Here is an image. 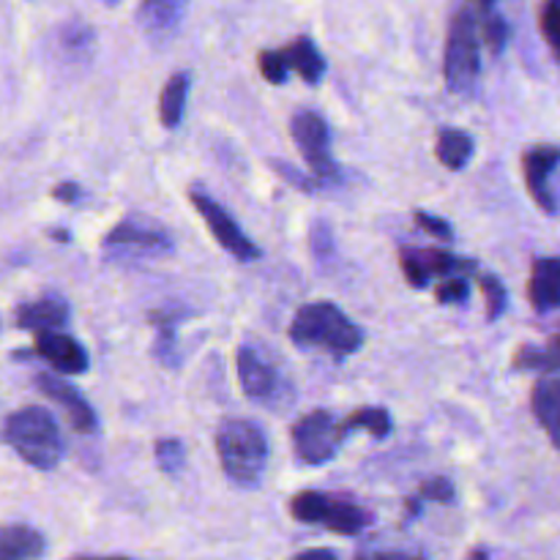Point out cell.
<instances>
[{
	"mask_svg": "<svg viewBox=\"0 0 560 560\" xmlns=\"http://www.w3.org/2000/svg\"><path fill=\"white\" fill-rule=\"evenodd\" d=\"M468 295L470 284L465 277H446L435 288V299L441 301V304H463V301H468Z\"/></svg>",
	"mask_w": 560,
	"mask_h": 560,
	"instance_id": "obj_30",
	"label": "cell"
},
{
	"mask_svg": "<svg viewBox=\"0 0 560 560\" xmlns=\"http://www.w3.org/2000/svg\"><path fill=\"white\" fill-rule=\"evenodd\" d=\"M530 410H534L536 421L541 424V430L550 435L552 443H558V416H560V386L556 375L541 377L534 386L530 394Z\"/></svg>",
	"mask_w": 560,
	"mask_h": 560,
	"instance_id": "obj_20",
	"label": "cell"
},
{
	"mask_svg": "<svg viewBox=\"0 0 560 560\" xmlns=\"http://www.w3.org/2000/svg\"><path fill=\"white\" fill-rule=\"evenodd\" d=\"M290 514L304 525H320L339 536H359L372 525V512L345 498L326 495V492L304 490L290 498Z\"/></svg>",
	"mask_w": 560,
	"mask_h": 560,
	"instance_id": "obj_5",
	"label": "cell"
},
{
	"mask_svg": "<svg viewBox=\"0 0 560 560\" xmlns=\"http://www.w3.org/2000/svg\"><path fill=\"white\" fill-rule=\"evenodd\" d=\"M479 288H481V295H485V304H487V320H498V317L506 312V288H503V282L498 277H481L479 279Z\"/></svg>",
	"mask_w": 560,
	"mask_h": 560,
	"instance_id": "obj_27",
	"label": "cell"
},
{
	"mask_svg": "<svg viewBox=\"0 0 560 560\" xmlns=\"http://www.w3.org/2000/svg\"><path fill=\"white\" fill-rule=\"evenodd\" d=\"M238 383L244 388V394L255 402H271L279 392V375L255 348L244 345L238 350Z\"/></svg>",
	"mask_w": 560,
	"mask_h": 560,
	"instance_id": "obj_14",
	"label": "cell"
},
{
	"mask_svg": "<svg viewBox=\"0 0 560 560\" xmlns=\"http://www.w3.org/2000/svg\"><path fill=\"white\" fill-rule=\"evenodd\" d=\"M189 0H140L137 22L151 38H170L184 22Z\"/></svg>",
	"mask_w": 560,
	"mask_h": 560,
	"instance_id": "obj_16",
	"label": "cell"
},
{
	"mask_svg": "<svg viewBox=\"0 0 560 560\" xmlns=\"http://www.w3.org/2000/svg\"><path fill=\"white\" fill-rule=\"evenodd\" d=\"M93 44H96V36H93L91 25H85V22H69V25L60 27V47L74 60L88 58L93 52Z\"/></svg>",
	"mask_w": 560,
	"mask_h": 560,
	"instance_id": "obj_24",
	"label": "cell"
},
{
	"mask_svg": "<svg viewBox=\"0 0 560 560\" xmlns=\"http://www.w3.org/2000/svg\"><path fill=\"white\" fill-rule=\"evenodd\" d=\"M348 430L328 410H312L293 427V448L301 465H326L337 457Z\"/></svg>",
	"mask_w": 560,
	"mask_h": 560,
	"instance_id": "obj_6",
	"label": "cell"
},
{
	"mask_svg": "<svg viewBox=\"0 0 560 560\" xmlns=\"http://www.w3.org/2000/svg\"><path fill=\"white\" fill-rule=\"evenodd\" d=\"M217 452L224 476L241 490L260 485L268 465V438L255 421L224 419L217 430Z\"/></svg>",
	"mask_w": 560,
	"mask_h": 560,
	"instance_id": "obj_2",
	"label": "cell"
},
{
	"mask_svg": "<svg viewBox=\"0 0 560 560\" xmlns=\"http://www.w3.org/2000/svg\"><path fill=\"white\" fill-rule=\"evenodd\" d=\"M355 560H427L421 556H410V552H366V556H359Z\"/></svg>",
	"mask_w": 560,
	"mask_h": 560,
	"instance_id": "obj_37",
	"label": "cell"
},
{
	"mask_svg": "<svg viewBox=\"0 0 560 560\" xmlns=\"http://www.w3.org/2000/svg\"><path fill=\"white\" fill-rule=\"evenodd\" d=\"M435 156L446 170H463L474 156V140L459 129H443L435 142Z\"/></svg>",
	"mask_w": 560,
	"mask_h": 560,
	"instance_id": "obj_22",
	"label": "cell"
},
{
	"mask_svg": "<svg viewBox=\"0 0 560 560\" xmlns=\"http://www.w3.org/2000/svg\"><path fill=\"white\" fill-rule=\"evenodd\" d=\"M468 560H490V556H487V552H485V550H476V552H474V556H470Z\"/></svg>",
	"mask_w": 560,
	"mask_h": 560,
	"instance_id": "obj_42",
	"label": "cell"
},
{
	"mask_svg": "<svg viewBox=\"0 0 560 560\" xmlns=\"http://www.w3.org/2000/svg\"><path fill=\"white\" fill-rule=\"evenodd\" d=\"M481 16H485V27H481V33H485L487 47H490L492 55H501L503 49H506V42H509V22L503 20L495 9L485 11Z\"/></svg>",
	"mask_w": 560,
	"mask_h": 560,
	"instance_id": "obj_28",
	"label": "cell"
},
{
	"mask_svg": "<svg viewBox=\"0 0 560 560\" xmlns=\"http://www.w3.org/2000/svg\"><path fill=\"white\" fill-rule=\"evenodd\" d=\"M104 5H118V0H102Z\"/></svg>",
	"mask_w": 560,
	"mask_h": 560,
	"instance_id": "obj_43",
	"label": "cell"
},
{
	"mask_svg": "<svg viewBox=\"0 0 560 560\" xmlns=\"http://www.w3.org/2000/svg\"><path fill=\"white\" fill-rule=\"evenodd\" d=\"M279 55L288 63V71H299V77L306 85H317L323 80V74H326V58H323V52L315 47L312 38L299 36L288 47L279 49Z\"/></svg>",
	"mask_w": 560,
	"mask_h": 560,
	"instance_id": "obj_18",
	"label": "cell"
},
{
	"mask_svg": "<svg viewBox=\"0 0 560 560\" xmlns=\"http://www.w3.org/2000/svg\"><path fill=\"white\" fill-rule=\"evenodd\" d=\"M558 162H560V151L556 145H536L523 156L525 184H528V191L530 197H534V202L547 213V217H556L558 213L556 186H552Z\"/></svg>",
	"mask_w": 560,
	"mask_h": 560,
	"instance_id": "obj_10",
	"label": "cell"
},
{
	"mask_svg": "<svg viewBox=\"0 0 560 560\" xmlns=\"http://www.w3.org/2000/svg\"><path fill=\"white\" fill-rule=\"evenodd\" d=\"M310 246H312V255H315L317 260H334V235H331V228H328V222L312 224Z\"/></svg>",
	"mask_w": 560,
	"mask_h": 560,
	"instance_id": "obj_31",
	"label": "cell"
},
{
	"mask_svg": "<svg viewBox=\"0 0 560 560\" xmlns=\"http://www.w3.org/2000/svg\"><path fill=\"white\" fill-rule=\"evenodd\" d=\"M528 299L539 315H550L560 304V260L558 257H539L530 268Z\"/></svg>",
	"mask_w": 560,
	"mask_h": 560,
	"instance_id": "obj_17",
	"label": "cell"
},
{
	"mask_svg": "<svg viewBox=\"0 0 560 560\" xmlns=\"http://www.w3.org/2000/svg\"><path fill=\"white\" fill-rule=\"evenodd\" d=\"M36 388L44 394V397L52 399L55 405H60V408H63L66 419H69V424L74 427V432H82V435H91V432H96V427H98L96 413H93L91 402H88V399L82 397L74 386H69L66 381H60L58 375L42 372V375H36Z\"/></svg>",
	"mask_w": 560,
	"mask_h": 560,
	"instance_id": "obj_11",
	"label": "cell"
},
{
	"mask_svg": "<svg viewBox=\"0 0 560 560\" xmlns=\"http://www.w3.org/2000/svg\"><path fill=\"white\" fill-rule=\"evenodd\" d=\"M558 0H545L539 9V27H541V36H545V42L550 44V49L556 52L558 49Z\"/></svg>",
	"mask_w": 560,
	"mask_h": 560,
	"instance_id": "obj_32",
	"label": "cell"
},
{
	"mask_svg": "<svg viewBox=\"0 0 560 560\" xmlns=\"http://www.w3.org/2000/svg\"><path fill=\"white\" fill-rule=\"evenodd\" d=\"M104 246L113 252H131V255H167L173 249V241L162 230L145 228V224L135 222V219H126V222L115 224L113 230L104 238Z\"/></svg>",
	"mask_w": 560,
	"mask_h": 560,
	"instance_id": "obj_12",
	"label": "cell"
},
{
	"mask_svg": "<svg viewBox=\"0 0 560 560\" xmlns=\"http://www.w3.org/2000/svg\"><path fill=\"white\" fill-rule=\"evenodd\" d=\"M495 3H498V0H479L481 14H485V11H492V9H495Z\"/></svg>",
	"mask_w": 560,
	"mask_h": 560,
	"instance_id": "obj_40",
	"label": "cell"
},
{
	"mask_svg": "<svg viewBox=\"0 0 560 560\" xmlns=\"http://www.w3.org/2000/svg\"><path fill=\"white\" fill-rule=\"evenodd\" d=\"M153 454H156V465H159V470H162V474L178 476L180 470H184L186 448H184V443L178 441V438H162V441H156V448H153Z\"/></svg>",
	"mask_w": 560,
	"mask_h": 560,
	"instance_id": "obj_26",
	"label": "cell"
},
{
	"mask_svg": "<svg viewBox=\"0 0 560 560\" xmlns=\"http://www.w3.org/2000/svg\"><path fill=\"white\" fill-rule=\"evenodd\" d=\"M191 80L186 71L170 77L162 88V96H159V120H162L164 129H178L180 120L186 113V98H189Z\"/></svg>",
	"mask_w": 560,
	"mask_h": 560,
	"instance_id": "obj_21",
	"label": "cell"
},
{
	"mask_svg": "<svg viewBox=\"0 0 560 560\" xmlns=\"http://www.w3.org/2000/svg\"><path fill=\"white\" fill-rule=\"evenodd\" d=\"M71 317V306L63 295L58 293H47L36 301H27V304L16 306L14 312V323L16 328L22 331H60V328L69 323Z\"/></svg>",
	"mask_w": 560,
	"mask_h": 560,
	"instance_id": "obj_15",
	"label": "cell"
},
{
	"mask_svg": "<svg viewBox=\"0 0 560 560\" xmlns=\"http://www.w3.org/2000/svg\"><path fill=\"white\" fill-rule=\"evenodd\" d=\"M288 334L299 348L320 350L334 361L350 359L364 345V331L331 301H312L301 306Z\"/></svg>",
	"mask_w": 560,
	"mask_h": 560,
	"instance_id": "obj_1",
	"label": "cell"
},
{
	"mask_svg": "<svg viewBox=\"0 0 560 560\" xmlns=\"http://www.w3.org/2000/svg\"><path fill=\"white\" fill-rule=\"evenodd\" d=\"M419 498H424V501L452 503L454 501V485L448 479H443V476H438V479H430L421 485Z\"/></svg>",
	"mask_w": 560,
	"mask_h": 560,
	"instance_id": "obj_33",
	"label": "cell"
},
{
	"mask_svg": "<svg viewBox=\"0 0 560 560\" xmlns=\"http://www.w3.org/2000/svg\"><path fill=\"white\" fill-rule=\"evenodd\" d=\"M399 266L410 288L416 290L430 288L432 279L438 277H463V273H476L479 268L476 260H465L446 249H416V246L399 252Z\"/></svg>",
	"mask_w": 560,
	"mask_h": 560,
	"instance_id": "obj_9",
	"label": "cell"
},
{
	"mask_svg": "<svg viewBox=\"0 0 560 560\" xmlns=\"http://www.w3.org/2000/svg\"><path fill=\"white\" fill-rule=\"evenodd\" d=\"M189 200L191 206L197 208V213L202 217V222L208 224V230H211V235L217 238V244L222 246L228 255H233L235 260L241 262H252L260 257V249H257V246L249 241V235L238 228L233 213L224 211L211 195H206V191L200 189H191Z\"/></svg>",
	"mask_w": 560,
	"mask_h": 560,
	"instance_id": "obj_8",
	"label": "cell"
},
{
	"mask_svg": "<svg viewBox=\"0 0 560 560\" xmlns=\"http://www.w3.org/2000/svg\"><path fill=\"white\" fill-rule=\"evenodd\" d=\"M345 430H366L372 438L383 441V438L392 435V416H388L386 408H359L342 421Z\"/></svg>",
	"mask_w": 560,
	"mask_h": 560,
	"instance_id": "obj_23",
	"label": "cell"
},
{
	"mask_svg": "<svg viewBox=\"0 0 560 560\" xmlns=\"http://www.w3.org/2000/svg\"><path fill=\"white\" fill-rule=\"evenodd\" d=\"M52 197H55V200L66 202V206H74V202H80L82 189H80V186H77V184H71V180H66V184L55 186Z\"/></svg>",
	"mask_w": 560,
	"mask_h": 560,
	"instance_id": "obj_36",
	"label": "cell"
},
{
	"mask_svg": "<svg viewBox=\"0 0 560 560\" xmlns=\"http://www.w3.org/2000/svg\"><path fill=\"white\" fill-rule=\"evenodd\" d=\"M52 238L55 241H71L69 238V230H52Z\"/></svg>",
	"mask_w": 560,
	"mask_h": 560,
	"instance_id": "obj_41",
	"label": "cell"
},
{
	"mask_svg": "<svg viewBox=\"0 0 560 560\" xmlns=\"http://www.w3.org/2000/svg\"><path fill=\"white\" fill-rule=\"evenodd\" d=\"M33 353L42 355L47 364H52L60 375H85L91 359H88V350L77 342L74 337L60 331H42L36 334V342H33Z\"/></svg>",
	"mask_w": 560,
	"mask_h": 560,
	"instance_id": "obj_13",
	"label": "cell"
},
{
	"mask_svg": "<svg viewBox=\"0 0 560 560\" xmlns=\"http://www.w3.org/2000/svg\"><path fill=\"white\" fill-rule=\"evenodd\" d=\"M71 560H131V558H120V556H80Z\"/></svg>",
	"mask_w": 560,
	"mask_h": 560,
	"instance_id": "obj_39",
	"label": "cell"
},
{
	"mask_svg": "<svg viewBox=\"0 0 560 560\" xmlns=\"http://www.w3.org/2000/svg\"><path fill=\"white\" fill-rule=\"evenodd\" d=\"M271 167L277 170V173L282 175V178H288L293 186H301V189H304V191H315V184H312V180L306 178V175L295 173V170L290 167L288 162H271Z\"/></svg>",
	"mask_w": 560,
	"mask_h": 560,
	"instance_id": "obj_35",
	"label": "cell"
},
{
	"mask_svg": "<svg viewBox=\"0 0 560 560\" xmlns=\"http://www.w3.org/2000/svg\"><path fill=\"white\" fill-rule=\"evenodd\" d=\"M3 441L36 470H55L63 459V435L52 413L36 405L14 410L5 419Z\"/></svg>",
	"mask_w": 560,
	"mask_h": 560,
	"instance_id": "obj_3",
	"label": "cell"
},
{
	"mask_svg": "<svg viewBox=\"0 0 560 560\" xmlns=\"http://www.w3.org/2000/svg\"><path fill=\"white\" fill-rule=\"evenodd\" d=\"M290 135L315 178L339 180V164L331 156V131L323 115L301 109L290 118Z\"/></svg>",
	"mask_w": 560,
	"mask_h": 560,
	"instance_id": "obj_7",
	"label": "cell"
},
{
	"mask_svg": "<svg viewBox=\"0 0 560 560\" xmlns=\"http://www.w3.org/2000/svg\"><path fill=\"white\" fill-rule=\"evenodd\" d=\"M257 66H260V74L266 77L271 85H282V82H288V63H284V58L279 55V49H262L260 55H257Z\"/></svg>",
	"mask_w": 560,
	"mask_h": 560,
	"instance_id": "obj_29",
	"label": "cell"
},
{
	"mask_svg": "<svg viewBox=\"0 0 560 560\" xmlns=\"http://www.w3.org/2000/svg\"><path fill=\"white\" fill-rule=\"evenodd\" d=\"M481 60H479V31H476V11L474 3L459 5L457 14L452 16L446 38V55H443V77L452 93L468 96L479 80Z\"/></svg>",
	"mask_w": 560,
	"mask_h": 560,
	"instance_id": "obj_4",
	"label": "cell"
},
{
	"mask_svg": "<svg viewBox=\"0 0 560 560\" xmlns=\"http://www.w3.org/2000/svg\"><path fill=\"white\" fill-rule=\"evenodd\" d=\"M514 370H541L547 375H556L558 370V342L552 339L550 348L539 350L530 348V345H523L514 355Z\"/></svg>",
	"mask_w": 560,
	"mask_h": 560,
	"instance_id": "obj_25",
	"label": "cell"
},
{
	"mask_svg": "<svg viewBox=\"0 0 560 560\" xmlns=\"http://www.w3.org/2000/svg\"><path fill=\"white\" fill-rule=\"evenodd\" d=\"M47 541L31 525H0V560H38Z\"/></svg>",
	"mask_w": 560,
	"mask_h": 560,
	"instance_id": "obj_19",
	"label": "cell"
},
{
	"mask_svg": "<svg viewBox=\"0 0 560 560\" xmlns=\"http://www.w3.org/2000/svg\"><path fill=\"white\" fill-rule=\"evenodd\" d=\"M416 224H419L424 233L435 235V238H441V241H452L454 238L452 224H448L446 219L432 217V213H427V211H416Z\"/></svg>",
	"mask_w": 560,
	"mask_h": 560,
	"instance_id": "obj_34",
	"label": "cell"
},
{
	"mask_svg": "<svg viewBox=\"0 0 560 560\" xmlns=\"http://www.w3.org/2000/svg\"><path fill=\"white\" fill-rule=\"evenodd\" d=\"M290 560H339L337 558V552L334 550H304V552H299V556L295 558H290Z\"/></svg>",
	"mask_w": 560,
	"mask_h": 560,
	"instance_id": "obj_38",
	"label": "cell"
}]
</instances>
